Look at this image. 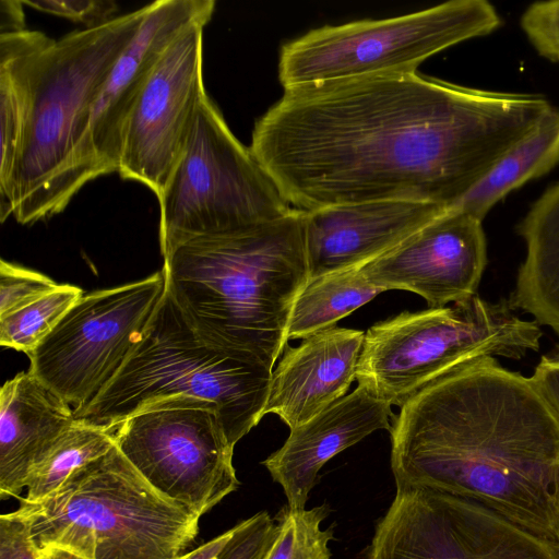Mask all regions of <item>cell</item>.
<instances>
[{"label":"cell","mask_w":559,"mask_h":559,"mask_svg":"<svg viewBox=\"0 0 559 559\" xmlns=\"http://www.w3.org/2000/svg\"><path fill=\"white\" fill-rule=\"evenodd\" d=\"M528 379L559 425V344L540 357Z\"/></svg>","instance_id":"obj_32"},{"label":"cell","mask_w":559,"mask_h":559,"mask_svg":"<svg viewBox=\"0 0 559 559\" xmlns=\"http://www.w3.org/2000/svg\"><path fill=\"white\" fill-rule=\"evenodd\" d=\"M233 533L234 527L176 559H222Z\"/></svg>","instance_id":"obj_34"},{"label":"cell","mask_w":559,"mask_h":559,"mask_svg":"<svg viewBox=\"0 0 559 559\" xmlns=\"http://www.w3.org/2000/svg\"><path fill=\"white\" fill-rule=\"evenodd\" d=\"M365 333L333 326L285 347L272 371L264 415L294 429L346 395L360 358Z\"/></svg>","instance_id":"obj_18"},{"label":"cell","mask_w":559,"mask_h":559,"mask_svg":"<svg viewBox=\"0 0 559 559\" xmlns=\"http://www.w3.org/2000/svg\"><path fill=\"white\" fill-rule=\"evenodd\" d=\"M157 199L163 257L190 239L271 222L293 209L207 93Z\"/></svg>","instance_id":"obj_9"},{"label":"cell","mask_w":559,"mask_h":559,"mask_svg":"<svg viewBox=\"0 0 559 559\" xmlns=\"http://www.w3.org/2000/svg\"><path fill=\"white\" fill-rule=\"evenodd\" d=\"M53 41L45 33L24 29L0 34V218L11 213V192L23 152L40 58Z\"/></svg>","instance_id":"obj_20"},{"label":"cell","mask_w":559,"mask_h":559,"mask_svg":"<svg viewBox=\"0 0 559 559\" xmlns=\"http://www.w3.org/2000/svg\"><path fill=\"white\" fill-rule=\"evenodd\" d=\"M447 210L428 202L377 201L305 212L310 276L364 266Z\"/></svg>","instance_id":"obj_16"},{"label":"cell","mask_w":559,"mask_h":559,"mask_svg":"<svg viewBox=\"0 0 559 559\" xmlns=\"http://www.w3.org/2000/svg\"><path fill=\"white\" fill-rule=\"evenodd\" d=\"M558 546H559V544H558Z\"/></svg>","instance_id":"obj_36"},{"label":"cell","mask_w":559,"mask_h":559,"mask_svg":"<svg viewBox=\"0 0 559 559\" xmlns=\"http://www.w3.org/2000/svg\"><path fill=\"white\" fill-rule=\"evenodd\" d=\"M276 530L275 520L265 511L234 526L233 536L222 559H261Z\"/></svg>","instance_id":"obj_29"},{"label":"cell","mask_w":559,"mask_h":559,"mask_svg":"<svg viewBox=\"0 0 559 559\" xmlns=\"http://www.w3.org/2000/svg\"><path fill=\"white\" fill-rule=\"evenodd\" d=\"M272 371L202 337L165 289L128 358L88 404L74 411V417L112 432L160 400L201 399L215 404L235 447L264 416Z\"/></svg>","instance_id":"obj_5"},{"label":"cell","mask_w":559,"mask_h":559,"mask_svg":"<svg viewBox=\"0 0 559 559\" xmlns=\"http://www.w3.org/2000/svg\"><path fill=\"white\" fill-rule=\"evenodd\" d=\"M552 105L414 73L285 90L249 146L294 209L377 201L449 209Z\"/></svg>","instance_id":"obj_1"},{"label":"cell","mask_w":559,"mask_h":559,"mask_svg":"<svg viewBox=\"0 0 559 559\" xmlns=\"http://www.w3.org/2000/svg\"><path fill=\"white\" fill-rule=\"evenodd\" d=\"M17 498L13 513L38 549L58 546L85 559H176L201 518L154 490L115 444L43 500Z\"/></svg>","instance_id":"obj_6"},{"label":"cell","mask_w":559,"mask_h":559,"mask_svg":"<svg viewBox=\"0 0 559 559\" xmlns=\"http://www.w3.org/2000/svg\"><path fill=\"white\" fill-rule=\"evenodd\" d=\"M82 296L81 288L59 284L34 302L0 317V344L31 354Z\"/></svg>","instance_id":"obj_25"},{"label":"cell","mask_w":559,"mask_h":559,"mask_svg":"<svg viewBox=\"0 0 559 559\" xmlns=\"http://www.w3.org/2000/svg\"><path fill=\"white\" fill-rule=\"evenodd\" d=\"M381 293L382 289L368 282L361 266L310 276L295 299L286 331L287 342L335 326Z\"/></svg>","instance_id":"obj_23"},{"label":"cell","mask_w":559,"mask_h":559,"mask_svg":"<svg viewBox=\"0 0 559 559\" xmlns=\"http://www.w3.org/2000/svg\"><path fill=\"white\" fill-rule=\"evenodd\" d=\"M559 163V108L551 106L535 128L449 210L480 221L495 204L525 182L545 176Z\"/></svg>","instance_id":"obj_22"},{"label":"cell","mask_w":559,"mask_h":559,"mask_svg":"<svg viewBox=\"0 0 559 559\" xmlns=\"http://www.w3.org/2000/svg\"><path fill=\"white\" fill-rule=\"evenodd\" d=\"M391 405L358 385L324 411L290 430L262 464L278 483L292 509H305L321 467L377 430L392 429Z\"/></svg>","instance_id":"obj_17"},{"label":"cell","mask_w":559,"mask_h":559,"mask_svg":"<svg viewBox=\"0 0 559 559\" xmlns=\"http://www.w3.org/2000/svg\"><path fill=\"white\" fill-rule=\"evenodd\" d=\"M483 221L447 210L399 246L361 266L383 292L421 296L429 308L445 307L477 294L487 265Z\"/></svg>","instance_id":"obj_14"},{"label":"cell","mask_w":559,"mask_h":559,"mask_svg":"<svg viewBox=\"0 0 559 559\" xmlns=\"http://www.w3.org/2000/svg\"><path fill=\"white\" fill-rule=\"evenodd\" d=\"M516 233L526 255L509 301L559 335V181L531 205Z\"/></svg>","instance_id":"obj_21"},{"label":"cell","mask_w":559,"mask_h":559,"mask_svg":"<svg viewBox=\"0 0 559 559\" xmlns=\"http://www.w3.org/2000/svg\"><path fill=\"white\" fill-rule=\"evenodd\" d=\"M147 11L148 4L100 26L75 29L44 51L11 192V213L20 224L61 213L98 178L87 142L92 107Z\"/></svg>","instance_id":"obj_4"},{"label":"cell","mask_w":559,"mask_h":559,"mask_svg":"<svg viewBox=\"0 0 559 559\" xmlns=\"http://www.w3.org/2000/svg\"><path fill=\"white\" fill-rule=\"evenodd\" d=\"M163 259L166 290L195 331L273 369L310 277L305 211L190 239Z\"/></svg>","instance_id":"obj_3"},{"label":"cell","mask_w":559,"mask_h":559,"mask_svg":"<svg viewBox=\"0 0 559 559\" xmlns=\"http://www.w3.org/2000/svg\"><path fill=\"white\" fill-rule=\"evenodd\" d=\"M23 1H0V34L16 33L26 29Z\"/></svg>","instance_id":"obj_33"},{"label":"cell","mask_w":559,"mask_h":559,"mask_svg":"<svg viewBox=\"0 0 559 559\" xmlns=\"http://www.w3.org/2000/svg\"><path fill=\"white\" fill-rule=\"evenodd\" d=\"M390 433L396 485L472 500L558 546L559 425L528 377L496 357L461 364L414 394Z\"/></svg>","instance_id":"obj_2"},{"label":"cell","mask_w":559,"mask_h":559,"mask_svg":"<svg viewBox=\"0 0 559 559\" xmlns=\"http://www.w3.org/2000/svg\"><path fill=\"white\" fill-rule=\"evenodd\" d=\"M24 5L34 10L81 23L85 28L100 26L117 11V3L110 0H23Z\"/></svg>","instance_id":"obj_30"},{"label":"cell","mask_w":559,"mask_h":559,"mask_svg":"<svg viewBox=\"0 0 559 559\" xmlns=\"http://www.w3.org/2000/svg\"><path fill=\"white\" fill-rule=\"evenodd\" d=\"M197 21L166 47L140 91L123 134L118 174L158 198L187 145L195 111L206 93L203 28Z\"/></svg>","instance_id":"obj_13"},{"label":"cell","mask_w":559,"mask_h":559,"mask_svg":"<svg viewBox=\"0 0 559 559\" xmlns=\"http://www.w3.org/2000/svg\"><path fill=\"white\" fill-rule=\"evenodd\" d=\"M114 444L111 431L76 420L31 467L23 499L36 502L48 497L74 471L102 456Z\"/></svg>","instance_id":"obj_24"},{"label":"cell","mask_w":559,"mask_h":559,"mask_svg":"<svg viewBox=\"0 0 559 559\" xmlns=\"http://www.w3.org/2000/svg\"><path fill=\"white\" fill-rule=\"evenodd\" d=\"M74 409L32 372L0 392V497H19L34 463L74 424Z\"/></svg>","instance_id":"obj_19"},{"label":"cell","mask_w":559,"mask_h":559,"mask_svg":"<svg viewBox=\"0 0 559 559\" xmlns=\"http://www.w3.org/2000/svg\"><path fill=\"white\" fill-rule=\"evenodd\" d=\"M214 0H157L116 61L93 104L87 142L98 177L118 173L123 134L135 99L157 60L187 25L209 22Z\"/></svg>","instance_id":"obj_15"},{"label":"cell","mask_w":559,"mask_h":559,"mask_svg":"<svg viewBox=\"0 0 559 559\" xmlns=\"http://www.w3.org/2000/svg\"><path fill=\"white\" fill-rule=\"evenodd\" d=\"M542 336L540 325L521 319L509 299L489 301L476 294L371 325L356 380L374 397L402 407L454 367L480 357L521 359L538 352Z\"/></svg>","instance_id":"obj_7"},{"label":"cell","mask_w":559,"mask_h":559,"mask_svg":"<svg viewBox=\"0 0 559 559\" xmlns=\"http://www.w3.org/2000/svg\"><path fill=\"white\" fill-rule=\"evenodd\" d=\"M501 25L485 0H452L417 12L325 25L285 43L278 80L285 90L417 72L438 52Z\"/></svg>","instance_id":"obj_8"},{"label":"cell","mask_w":559,"mask_h":559,"mask_svg":"<svg viewBox=\"0 0 559 559\" xmlns=\"http://www.w3.org/2000/svg\"><path fill=\"white\" fill-rule=\"evenodd\" d=\"M38 551L39 559H85L74 551L58 546L44 547Z\"/></svg>","instance_id":"obj_35"},{"label":"cell","mask_w":559,"mask_h":559,"mask_svg":"<svg viewBox=\"0 0 559 559\" xmlns=\"http://www.w3.org/2000/svg\"><path fill=\"white\" fill-rule=\"evenodd\" d=\"M59 286L47 275L4 261L0 262V317L19 310Z\"/></svg>","instance_id":"obj_27"},{"label":"cell","mask_w":559,"mask_h":559,"mask_svg":"<svg viewBox=\"0 0 559 559\" xmlns=\"http://www.w3.org/2000/svg\"><path fill=\"white\" fill-rule=\"evenodd\" d=\"M166 289L163 271L83 295L27 356L28 371L74 411L112 379L140 340Z\"/></svg>","instance_id":"obj_11"},{"label":"cell","mask_w":559,"mask_h":559,"mask_svg":"<svg viewBox=\"0 0 559 559\" xmlns=\"http://www.w3.org/2000/svg\"><path fill=\"white\" fill-rule=\"evenodd\" d=\"M328 513L325 504L309 510L283 508L275 519L274 537L261 559H330L333 526L321 528Z\"/></svg>","instance_id":"obj_26"},{"label":"cell","mask_w":559,"mask_h":559,"mask_svg":"<svg viewBox=\"0 0 559 559\" xmlns=\"http://www.w3.org/2000/svg\"><path fill=\"white\" fill-rule=\"evenodd\" d=\"M520 25L540 56L559 62V0L532 3L522 14Z\"/></svg>","instance_id":"obj_28"},{"label":"cell","mask_w":559,"mask_h":559,"mask_svg":"<svg viewBox=\"0 0 559 559\" xmlns=\"http://www.w3.org/2000/svg\"><path fill=\"white\" fill-rule=\"evenodd\" d=\"M0 559H39L28 526L13 512L0 516Z\"/></svg>","instance_id":"obj_31"},{"label":"cell","mask_w":559,"mask_h":559,"mask_svg":"<svg viewBox=\"0 0 559 559\" xmlns=\"http://www.w3.org/2000/svg\"><path fill=\"white\" fill-rule=\"evenodd\" d=\"M367 559H559V547L472 500L396 485Z\"/></svg>","instance_id":"obj_12"},{"label":"cell","mask_w":559,"mask_h":559,"mask_svg":"<svg viewBox=\"0 0 559 559\" xmlns=\"http://www.w3.org/2000/svg\"><path fill=\"white\" fill-rule=\"evenodd\" d=\"M112 437L154 490L199 516L239 487L234 447L209 401L160 400L126 418Z\"/></svg>","instance_id":"obj_10"}]
</instances>
